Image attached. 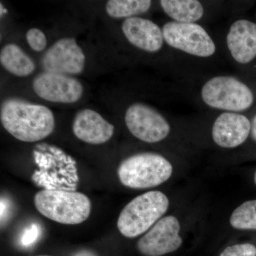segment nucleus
I'll return each instance as SVG.
<instances>
[{
  "mask_svg": "<svg viewBox=\"0 0 256 256\" xmlns=\"http://www.w3.org/2000/svg\"><path fill=\"white\" fill-rule=\"evenodd\" d=\"M0 6H1V16H2V14H5V13L8 12V11H6V10L4 9V8H3L2 4H0Z\"/></svg>",
  "mask_w": 256,
  "mask_h": 256,
  "instance_id": "b1692460",
  "label": "nucleus"
},
{
  "mask_svg": "<svg viewBox=\"0 0 256 256\" xmlns=\"http://www.w3.org/2000/svg\"><path fill=\"white\" fill-rule=\"evenodd\" d=\"M42 64L45 72L79 75L85 68L86 56L75 38H64L47 50Z\"/></svg>",
  "mask_w": 256,
  "mask_h": 256,
  "instance_id": "1a4fd4ad",
  "label": "nucleus"
},
{
  "mask_svg": "<svg viewBox=\"0 0 256 256\" xmlns=\"http://www.w3.org/2000/svg\"><path fill=\"white\" fill-rule=\"evenodd\" d=\"M252 133V122L236 112H224L215 121L212 137L217 146L232 149L242 146Z\"/></svg>",
  "mask_w": 256,
  "mask_h": 256,
  "instance_id": "9b49d317",
  "label": "nucleus"
},
{
  "mask_svg": "<svg viewBox=\"0 0 256 256\" xmlns=\"http://www.w3.org/2000/svg\"><path fill=\"white\" fill-rule=\"evenodd\" d=\"M180 230L176 217H164L140 239L138 250L144 256H164L176 252L183 244Z\"/></svg>",
  "mask_w": 256,
  "mask_h": 256,
  "instance_id": "6e6552de",
  "label": "nucleus"
},
{
  "mask_svg": "<svg viewBox=\"0 0 256 256\" xmlns=\"http://www.w3.org/2000/svg\"><path fill=\"white\" fill-rule=\"evenodd\" d=\"M254 182H255V184L256 185V171L255 175H254Z\"/></svg>",
  "mask_w": 256,
  "mask_h": 256,
  "instance_id": "393cba45",
  "label": "nucleus"
},
{
  "mask_svg": "<svg viewBox=\"0 0 256 256\" xmlns=\"http://www.w3.org/2000/svg\"><path fill=\"white\" fill-rule=\"evenodd\" d=\"M230 224L237 230H256V200L244 202L230 216Z\"/></svg>",
  "mask_w": 256,
  "mask_h": 256,
  "instance_id": "a211bd4d",
  "label": "nucleus"
},
{
  "mask_svg": "<svg viewBox=\"0 0 256 256\" xmlns=\"http://www.w3.org/2000/svg\"><path fill=\"white\" fill-rule=\"evenodd\" d=\"M34 204L44 216L64 225L84 223L92 213L90 200L80 192L43 190L36 194Z\"/></svg>",
  "mask_w": 256,
  "mask_h": 256,
  "instance_id": "7ed1b4c3",
  "label": "nucleus"
},
{
  "mask_svg": "<svg viewBox=\"0 0 256 256\" xmlns=\"http://www.w3.org/2000/svg\"><path fill=\"white\" fill-rule=\"evenodd\" d=\"M150 0H110L106 4V12L114 18H132L149 11Z\"/></svg>",
  "mask_w": 256,
  "mask_h": 256,
  "instance_id": "f3484780",
  "label": "nucleus"
},
{
  "mask_svg": "<svg viewBox=\"0 0 256 256\" xmlns=\"http://www.w3.org/2000/svg\"><path fill=\"white\" fill-rule=\"evenodd\" d=\"M0 62L8 72L18 77L28 76L36 68L33 60L14 44H9L2 48Z\"/></svg>",
  "mask_w": 256,
  "mask_h": 256,
  "instance_id": "2eb2a0df",
  "label": "nucleus"
},
{
  "mask_svg": "<svg viewBox=\"0 0 256 256\" xmlns=\"http://www.w3.org/2000/svg\"><path fill=\"white\" fill-rule=\"evenodd\" d=\"M172 174L171 163L164 156L152 152L130 156L118 170L120 182L132 190L156 188L168 182Z\"/></svg>",
  "mask_w": 256,
  "mask_h": 256,
  "instance_id": "20e7f679",
  "label": "nucleus"
},
{
  "mask_svg": "<svg viewBox=\"0 0 256 256\" xmlns=\"http://www.w3.org/2000/svg\"><path fill=\"white\" fill-rule=\"evenodd\" d=\"M227 45L238 63H250L256 58V24L246 20L236 22L227 36Z\"/></svg>",
  "mask_w": 256,
  "mask_h": 256,
  "instance_id": "4468645a",
  "label": "nucleus"
},
{
  "mask_svg": "<svg viewBox=\"0 0 256 256\" xmlns=\"http://www.w3.org/2000/svg\"><path fill=\"white\" fill-rule=\"evenodd\" d=\"M38 228L36 225H33V226L28 229L22 239L24 245L28 246L34 242L38 236Z\"/></svg>",
  "mask_w": 256,
  "mask_h": 256,
  "instance_id": "412c9836",
  "label": "nucleus"
},
{
  "mask_svg": "<svg viewBox=\"0 0 256 256\" xmlns=\"http://www.w3.org/2000/svg\"><path fill=\"white\" fill-rule=\"evenodd\" d=\"M164 40L170 46L198 57L212 56L216 52V45L208 34L196 24L172 22L163 28Z\"/></svg>",
  "mask_w": 256,
  "mask_h": 256,
  "instance_id": "423d86ee",
  "label": "nucleus"
},
{
  "mask_svg": "<svg viewBox=\"0 0 256 256\" xmlns=\"http://www.w3.org/2000/svg\"><path fill=\"white\" fill-rule=\"evenodd\" d=\"M0 118L4 129L18 140L36 142L55 129L54 114L50 108L22 99H8L2 104Z\"/></svg>",
  "mask_w": 256,
  "mask_h": 256,
  "instance_id": "f257e3e1",
  "label": "nucleus"
},
{
  "mask_svg": "<svg viewBox=\"0 0 256 256\" xmlns=\"http://www.w3.org/2000/svg\"><path fill=\"white\" fill-rule=\"evenodd\" d=\"M33 88L38 97L56 104H72L82 98V82L70 76L44 72L37 76Z\"/></svg>",
  "mask_w": 256,
  "mask_h": 256,
  "instance_id": "9d476101",
  "label": "nucleus"
},
{
  "mask_svg": "<svg viewBox=\"0 0 256 256\" xmlns=\"http://www.w3.org/2000/svg\"><path fill=\"white\" fill-rule=\"evenodd\" d=\"M202 96L205 104L210 107L233 112L246 110L254 102L250 88L233 77L210 79L202 88Z\"/></svg>",
  "mask_w": 256,
  "mask_h": 256,
  "instance_id": "39448f33",
  "label": "nucleus"
},
{
  "mask_svg": "<svg viewBox=\"0 0 256 256\" xmlns=\"http://www.w3.org/2000/svg\"><path fill=\"white\" fill-rule=\"evenodd\" d=\"M160 4L165 13L176 22H196L204 13L203 6L196 0H162Z\"/></svg>",
  "mask_w": 256,
  "mask_h": 256,
  "instance_id": "dca6fc26",
  "label": "nucleus"
},
{
  "mask_svg": "<svg viewBox=\"0 0 256 256\" xmlns=\"http://www.w3.org/2000/svg\"><path fill=\"white\" fill-rule=\"evenodd\" d=\"M122 30L130 43L140 50L154 53L162 48L163 32L151 20L140 18H127L122 24Z\"/></svg>",
  "mask_w": 256,
  "mask_h": 256,
  "instance_id": "ddd939ff",
  "label": "nucleus"
},
{
  "mask_svg": "<svg viewBox=\"0 0 256 256\" xmlns=\"http://www.w3.org/2000/svg\"><path fill=\"white\" fill-rule=\"evenodd\" d=\"M76 137L90 144H102L108 142L114 132V124L104 119L98 112L90 109L80 110L73 124Z\"/></svg>",
  "mask_w": 256,
  "mask_h": 256,
  "instance_id": "f8f14e48",
  "label": "nucleus"
},
{
  "mask_svg": "<svg viewBox=\"0 0 256 256\" xmlns=\"http://www.w3.org/2000/svg\"><path fill=\"white\" fill-rule=\"evenodd\" d=\"M169 207V198L164 193L146 192L126 205L120 214L118 228L126 238H137L152 228Z\"/></svg>",
  "mask_w": 256,
  "mask_h": 256,
  "instance_id": "f03ea898",
  "label": "nucleus"
},
{
  "mask_svg": "<svg viewBox=\"0 0 256 256\" xmlns=\"http://www.w3.org/2000/svg\"><path fill=\"white\" fill-rule=\"evenodd\" d=\"M52 256L44 255V256Z\"/></svg>",
  "mask_w": 256,
  "mask_h": 256,
  "instance_id": "a878e982",
  "label": "nucleus"
},
{
  "mask_svg": "<svg viewBox=\"0 0 256 256\" xmlns=\"http://www.w3.org/2000/svg\"><path fill=\"white\" fill-rule=\"evenodd\" d=\"M73 256H98L95 252L90 250H82L76 252Z\"/></svg>",
  "mask_w": 256,
  "mask_h": 256,
  "instance_id": "4be33fe9",
  "label": "nucleus"
},
{
  "mask_svg": "<svg viewBox=\"0 0 256 256\" xmlns=\"http://www.w3.org/2000/svg\"><path fill=\"white\" fill-rule=\"evenodd\" d=\"M126 124L132 136L150 144L164 140L171 131L169 122L159 112L142 104H134L128 109Z\"/></svg>",
  "mask_w": 256,
  "mask_h": 256,
  "instance_id": "0eeeda50",
  "label": "nucleus"
},
{
  "mask_svg": "<svg viewBox=\"0 0 256 256\" xmlns=\"http://www.w3.org/2000/svg\"><path fill=\"white\" fill-rule=\"evenodd\" d=\"M26 40L30 47L37 52H41L46 48L47 38L42 30L38 28H32L26 34Z\"/></svg>",
  "mask_w": 256,
  "mask_h": 256,
  "instance_id": "6ab92c4d",
  "label": "nucleus"
},
{
  "mask_svg": "<svg viewBox=\"0 0 256 256\" xmlns=\"http://www.w3.org/2000/svg\"><path fill=\"white\" fill-rule=\"evenodd\" d=\"M220 256H256V247L252 244H240L226 248Z\"/></svg>",
  "mask_w": 256,
  "mask_h": 256,
  "instance_id": "aec40b11",
  "label": "nucleus"
},
{
  "mask_svg": "<svg viewBox=\"0 0 256 256\" xmlns=\"http://www.w3.org/2000/svg\"><path fill=\"white\" fill-rule=\"evenodd\" d=\"M252 139L256 142V116L252 119Z\"/></svg>",
  "mask_w": 256,
  "mask_h": 256,
  "instance_id": "5701e85b",
  "label": "nucleus"
}]
</instances>
